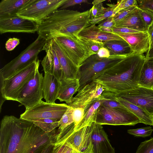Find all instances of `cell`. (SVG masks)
<instances>
[{
	"label": "cell",
	"instance_id": "6da1fadb",
	"mask_svg": "<svg viewBox=\"0 0 153 153\" xmlns=\"http://www.w3.org/2000/svg\"><path fill=\"white\" fill-rule=\"evenodd\" d=\"M56 130L46 133L32 123L5 115L0 126V153H34L55 141Z\"/></svg>",
	"mask_w": 153,
	"mask_h": 153
},
{
	"label": "cell",
	"instance_id": "7a4b0ae2",
	"mask_svg": "<svg viewBox=\"0 0 153 153\" xmlns=\"http://www.w3.org/2000/svg\"><path fill=\"white\" fill-rule=\"evenodd\" d=\"M91 8L82 12L57 10L39 25L37 33L47 40L59 36L79 39L81 31L91 25Z\"/></svg>",
	"mask_w": 153,
	"mask_h": 153
},
{
	"label": "cell",
	"instance_id": "3957f363",
	"mask_svg": "<svg viewBox=\"0 0 153 153\" xmlns=\"http://www.w3.org/2000/svg\"><path fill=\"white\" fill-rule=\"evenodd\" d=\"M145 56L133 53L123 59L96 79L105 91L118 94L139 86Z\"/></svg>",
	"mask_w": 153,
	"mask_h": 153
},
{
	"label": "cell",
	"instance_id": "277c9868",
	"mask_svg": "<svg viewBox=\"0 0 153 153\" xmlns=\"http://www.w3.org/2000/svg\"><path fill=\"white\" fill-rule=\"evenodd\" d=\"M126 56H110L107 58H101L96 54L89 56L78 68L76 77L79 84L78 91Z\"/></svg>",
	"mask_w": 153,
	"mask_h": 153
},
{
	"label": "cell",
	"instance_id": "5b68a950",
	"mask_svg": "<svg viewBox=\"0 0 153 153\" xmlns=\"http://www.w3.org/2000/svg\"><path fill=\"white\" fill-rule=\"evenodd\" d=\"M46 41L45 39L38 35L17 57L0 69V79H5L11 77L36 60Z\"/></svg>",
	"mask_w": 153,
	"mask_h": 153
},
{
	"label": "cell",
	"instance_id": "8992f818",
	"mask_svg": "<svg viewBox=\"0 0 153 153\" xmlns=\"http://www.w3.org/2000/svg\"><path fill=\"white\" fill-rule=\"evenodd\" d=\"M39 64L38 58L11 77L5 79H0V99L16 101L19 91L39 69Z\"/></svg>",
	"mask_w": 153,
	"mask_h": 153
},
{
	"label": "cell",
	"instance_id": "52a82bcc",
	"mask_svg": "<svg viewBox=\"0 0 153 153\" xmlns=\"http://www.w3.org/2000/svg\"><path fill=\"white\" fill-rule=\"evenodd\" d=\"M66 0H31L17 14L22 18L33 21L38 25L61 7Z\"/></svg>",
	"mask_w": 153,
	"mask_h": 153
},
{
	"label": "cell",
	"instance_id": "ba28073f",
	"mask_svg": "<svg viewBox=\"0 0 153 153\" xmlns=\"http://www.w3.org/2000/svg\"><path fill=\"white\" fill-rule=\"evenodd\" d=\"M44 76L39 69L25 84L19 91L16 100L27 109L39 103L44 97L43 82Z\"/></svg>",
	"mask_w": 153,
	"mask_h": 153
},
{
	"label": "cell",
	"instance_id": "9c48e42d",
	"mask_svg": "<svg viewBox=\"0 0 153 153\" xmlns=\"http://www.w3.org/2000/svg\"><path fill=\"white\" fill-rule=\"evenodd\" d=\"M95 123L101 125L134 126L140 123L138 118L126 108H111L101 105Z\"/></svg>",
	"mask_w": 153,
	"mask_h": 153
},
{
	"label": "cell",
	"instance_id": "30bf717a",
	"mask_svg": "<svg viewBox=\"0 0 153 153\" xmlns=\"http://www.w3.org/2000/svg\"><path fill=\"white\" fill-rule=\"evenodd\" d=\"M68 107L65 103H50L42 100L33 107L26 109L20 118L29 121L45 118L60 120Z\"/></svg>",
	"mask_w": 153,
	"mask_h": 153
},
{
	"label": "cell",
	"instance_id": "8fae6325",
	"mask_svg": "<svg viewBox=\"0 0 153 153\" xmlns=\"http://www.w3.org/2000/svg\"><path fill=\"white\" fill-rule=\"evenodd\" d=\"M54 38L58 41L68 57L78 68L90 56L88 47L83 40L80 38L75 40L65 36Z\"/></svg>",
	"mask_w": 153,
	"mask_h": 153
},
{
	"label": "cell",
	"instance_id": "7c38bea8",
	"mask_svg": "<svg viewBox=\"0 0 153 153\" xmlns=\"http://www.w3.org/2000/svg\"><path fill=\"white\" fill-rule=\"evenodd\" d=\"M112 93L115 96L141 107L153 116V88L139 86L119 93Z\"/></svg>",
	"mask_w": 153,
	"mask_h": 153
},
{
	"label": "cell",
	"instance_id": "4fadbf2b",
	"mask_svg": "<svg viewBox=\"0 0 153 153\" xmlns=\"http://www.w3.org/2000/svg\"><path fill=\"white\" fill-rule=\"evenodd\" d=\"M105 90L100 83L97 80H94L79 90L67 105L73 108H79L85 109L100 99Z\"/></svg>",
	"mask_w": 153,
	"mask_h": 153
},
{
	"label": "cell",
	"instance_id": "5bb4252c",
	"mask_svg": "<svg viewBox=\"0 0 153 153\" xmlns=\"http://www.w3.org/2000/svg\"><path fill=\"white\" fill-rule=\"evenodd\" d=\"M85 150L89 153H115L102 125L94 123L91 126L88 145Z\"/></svg>",
	"mask_w": 153,
	"mask_h": 153
},
{
	"label": "cell",
	"instance_id": "9a60e30c",
	"mask_svg": "<svg viewBox=\"0 0 153 153\" xmlns=\"http://www.w3.org/2000/svg\"><path fill=\"white\" fill-rule=\"evenodd\" d=\"M39 25L35 22L17 15L0 17V33H35Z\"/></svg>",
	"mask_w": 153,
	"mask_h": 153
},
{
	"label": "cell",
	"instance_id": "2e32d148",
	"mask_svg": "<svg viewBox=\"0 0 153 153\" xmlns=\"http://www.w3.org/2000/svg\"><path fill=\"white\" fill-rule=\"evenodd\" d=\"M47 41L56 52L58 58L62 72L60 81L76 78L78 68L69 58L58 41L54 38Z\"/></svg>",
	"mask_w": 153,
	"mask_h": 153
},
{
	"label": "cell",
	"instance_id": "e0dca14e",
	"mask_svg": "<svg viewBox=\"0 0 153 153\" xmlns=\"http://www.w3.org/2000/svg\"><path fill=\"white\" fill-rule=\"evenodd\" d=\"M91 126L84 127L75 131L74 124L73 123L64 130L67 135V140L76 150L84 152L88 145Z\"/></svg>",
	"mask_w": 153,
	"mask_h": 153
},
{
	"label": "cell",
	"instance_id": "ac0fdd59",
	"mask_svg": "<svg viewBox=\"0 0 153 153\" xmlns=\"http://www.w3.org/2000/svg\"><path fill=\"white\" fill-rule=\"evenodd\" d=\"M117 34L128 44L134 53L143 54L149 50L150 39L147 31Z\"/></svg>",
	"mask_w": 153,
	"mask_h": 153
},
{
	"label": "cell",
	"instance_id": "d6986e66",
	"mask_svg": "<svg viewBox=\"0 0 153 153\" xmlns=\"http://www.w3.org/2000/svg\"><path fill=\"white\" fill-rule=\"evenodd\" d=\"M43 50L46 52L41 62L45 73L53 75L60 81L62 72L59 60L56 52L47 41Z\"/></svg>",
	"mask_w": 153,
	"mask_h": 153
},
{
	"label": "cell",
	"instance_id": "ffe728a7",
	"mask_svg": "<svg viewBox=\"0 0 153 153\" xmlns=\"http://www.w3.org/2000/svg\"><path fill=\"white\" fill-rule=\"evenodd\" d=\"M102 96L118 102L136 116L140 120V123L146 125L153 126V119L152 116L141 107L131 103L120 97L115 96L111 92L104 91Z\"/></svg>",
	"mask_w": 153,
	"mask_h": 153
},
{
	"label": "cell",
	"instance_id": "44dd1931",
	"mask_svg": "<svg viewBox=\"0 0 153 153\" xmlns=\"http://www.w3.org/2000/svg\"><path fill=\"white\" fill-rule=\"evenodd\" d=\"M81 39L88 40H95L102 42L113 40H123L118 34L101 31L95 25H91L84 29L79 34Z\"/></svg>",
	"mask_w": 153,
	"mask_h": 153
},
{
	"label": "cell",
	"instance_id": "7402d4cb",
	"mask_svg": "<svg viewBox=\"0 0 153 153\" xmlns=\"http://www.w3.org/2000/svg\"><path fill=\"white\" fill-rule=\"evenodd\" d=\"M61 82L54 76L45 73L43 82V97L45 102L55 103L57 99Z\"/></svg>",
	"mask_w": 153,
	"mask_h": 153
},
{
	"label": "cell",
	"instance_id": "603a6c76",
	"mask_svg": "<svg viewBox=\"0 0 153 153\" xmlns=\"http://www.w3.org/2000/svg\"><path fill=\"white\" fill-rule=\"evenodd\" d=\"M115 26L126 27L140 32L147 31L137 7L125 18L116 22Z\"/></svg>",
	"mask_w": 153,
	"mask_h": 153
},
{
	"label": "cell",
	"instance_id": "cb8c5ba5",
	"mask_svg": "<svg viewBox=\"0 0 153 153\" xmlns=\"http://www.w3.org/2000/svg\"><path fill=\"white\" fill-rule=\"evenodd\" d=\"M61 85L57 99L60 102L69 103L73 98V95L77 92L79 87L78 80L74 79H62L60 81Z\"/></svg>",
	"mask_w": 153,
	"mask_h": 153
},
{
	"label": "cell",
	"instance_id": "d4e9b609",
	"mask_svg": "<svg viewBox=\"0 0 153 153\" xmlns=\"http://www.w3.org/2000/svg\"><path fill=\"white\" fill-rule=\"evenodd\" d=\"M31 0H2L0 2V17L17 15V14Z\"/></svg>",
	"mask_w": 153,
	"mask_h": 153
},
{
	"label": "cell",
	"instance_id": "484cf974",
	"mask_svg": "<svg viewBox=\"0 0 153 153\" xmlns=\"http://www.w3.org/2000/svg\"><path fill=\"white\" fill-rule=\"evenodd\" d=\"M102 104L101 97L85 109L83 117L81 121L74 128V131H77L84 127L91 126L93 123H95L97 111Z\"/></svg>",
	"mask_w": 153,
	"mask_h": 153
},
{
	"label": "cell",
	"instance_id": "4316f807",
	"mask_svg": "<svg viewBox=\"0 0 153 153\" xmlns=\"http://www.w3.org/2000/svg\"><path fill=\"white\" fill-rule=\"evenodd\" d=\"M138 85L153 88V57L145 58L140 73Z\"/></svg>",
	"mask_w": 153,
	"mask_h": 153
},
{
	"label": "cell",
	"instance_id": "83f0119b",
	"mask_svg": "<svg viewBox=\"0 0 153 153\" xmlns=\"http://www.w3.org/2000/svg\"><path fill=\"white\" fill-rule=\"evenodd\" d=\"M109 51L110 56H127L134 53L128 44L124 40H113L103 42Z\"/></svg>",
	"mask_w": 153,
	"mask_h": 153
},
{
	"label": "cell",
	"instance_id": "f1b7e54d",
	"mask_svg": "<svg viewBox=\"0 0 153 153\" xmlns=\"http://www.w3.org/2000/svg\"><path fill=\"white\" fill-rule=\"evenodd\" d=\"M52 153H82L75 149L67 140V137L64 131L57 133L55 136Z\"/></svg>",
	"mask_w": 153,
	"mask_h": 153
},
{
	"label": "cell",
	"instance_id": "f546056e",
	"mask_svg": "<svg viewBox=\"0 0 153 153\" xmlns=\"http://www.w3.org/2000/svg\"><path fill=\"white\" fill-rule=\"evenodd\" d=\"M30 122L37 126L45 132L50 133L55 131L59 126V120L52 119H39L31 120Z\"/></svg>",
	"mask_w": 153,
	"mask_h": 153
},
{
	"label": "cell",
	"instance_id": "4dcf8cb0",
	"mask_svg": "<svg viewBox=\"0 0 153 153\" xmlns=\"http://www.w3.org/2000/svg\"><path fill=\"white\" fill-rule=\"evenodd\" d=\"M74 108L68 106L59 120V126L56 129L57 133H59L74 123L73 113Z\"/></svg>",
	"mask_w": 153,
	"mask_h": 153
},
{
	"label": "cell",
	"instance_id": "1f68e13d",
	"mask_svg": "<svg viewBox=\"0 0 153 153\" xmlns=\"http://www.w3.org/2000/svg\"><path fill=\"white\" fill-rule=\"evenodd\" d=\"M106 4L108 7L106 11L103 15L97 18L90 19V22L91 25H95L100 23L108 18L113 17L118 12L116 8L118 5L117 3L115 4Z\"/></svg>",
	"mask_w": 153,
	"mask_h": 153
},
{
	"label": "cell",
	"instance_id": "d6a6232c",
	"mask_svg": "<svg viewBox=\"0 0 153 153\" xmlns=\"http://www.w3.org/2000/svg\"><path fill=\"white\" fill-rule=\"evenodd\" d=\"M153 131V129L151 126H147L134 129H129L128 133L134 137H145L150 136Z\"/></svg>",
	"mask_w": 153,
	"mask_h": 153
},
{
	"label": "cell",
	"instance_id": "836d02e7",
	"mask_svg": "<svg viewBox=\"0 0 153 153\" xmlns=\"http://www.w3.org/2000/svg\"><path fill=\"white\" fill-rule=\"evenodd\" d=\"M135 153H153V137L141 142Z\"/></svg>",
	"mask_w": 153,
	"mask_h": 153
},
{
	"label": "cell",
	"instance_id": "e575fe53",
	"mask_svg": "<svg viewBox=\"0 0 153 153\" xmlns=\"http://www.w3.org/2000/svg\"><path fill=\"white\" fill-rule=\"evenodd\" d=\"M138 8L141 19L147 31L153 21V13L146 10Z\"/></svg>",
	"mask_w": 153,
	"mask_h": 153
},
{
	"label": "cell",
	"instance_id": "d590c367",
	"mask_svg": "<svg viewBox=\"0 0 153 153\" xmlns=\"http://www.w3.org/2000/svg\"><path fill=\"white\" fill-rule=\"evenodd\" d=\"M83 40L88 47L90 56L97 54L101 48L104 47L103 42L100 41L95 40Z\"/></svg>",
	"mask_w": 153,
	"mask_h": 153
},
{
	"label": "cell",
	"instance_id": "8d00e7d4",
	"mask_svg": "<svg viewBox=\"0 0 153 153\" xmlns=\"http://www.w3.org/2000/svg\"><path fill=\"white\" fill-rule=\"evenodd\" d=\"M102 105L111 108H126L117 101L111 99L101 96ZM127 109V108H126Z\"/></svg>",
	"mask_w": 153,
	"mask_h": 153
},
{
	"label": "cell",
	"instance_id": "74e56055",
	"mask_svg": "<svg viewBox=\"0 0 153 153\" xmlns=\"http://www.w3.org/2000/svg\"><path fill=\"white\" fill-rule=\"evenodd\" d=\"M92 8L91 19L97 18L103 15L107 10V8L104 7L102 3L93 5Z\"/></svg>",
	"mask_w": 153,
	"mask_h": 153
},
{
	"label": "cell",
	"instance_id": "f35d334b",
	"mask_svg": "<svg viewBox=\"0 0 153 153\" xmlns=\"http://www.w3.org/2000/svg\"><path fill=\"white\" fill-rule=\"evenodd\" d=\"M137 7L132 6L120 10L113 17L114 21L116 23L123 19L131 12Z\"/></svg>",
	"mask_w": 153,
	"mask_h": 153
},
{
	"label": "cell",
	"instance_id": "ab89813d",
	"mask_svg": "<svg viewBox=\"0 0 153 153\" xmlns=\"http://www.w3.org/2000/svg\"><path fill=\"white\" fill-rule=\"evenodd\" d=\"M117 3L118 6L116 8L118 11L132 6H137V0H118Z\"/></svg>",
	"mask_w": 153,
	"mask_h": 153
},
{
	"label": "cell",
	"instance_id": "60d3db41",
	"mask_svg": "<svg viewBox=\"0 0 153 153\" xmlns=\"http://www.w3.org/2000/svg\"><path fill=\"white\" fill-rule=\"evenodd\" d=\"M84 113V109L82 108H74L73 113V119L75 127L82 120Z\"/></svg>",
	"mask_w": 153,
	"mask_h": 153
},
{
	"label": "cell",
	"instance_id": "b9f144b4",
	"mask_svg": "<svg viewBox=\"0 0 153 153\" xmlns=\"http://www.w3.org/2000/svg\"><path fill=\"white\" fill-rule=\"evenodd\" d=\"M137 7L148 10L153 13V0H137Z\"/></svg>",
	"mask_w": 153,
	"mask_h": 153
},
{
	"label": "cell",
	"instance_id": "7bdbcfd3",
	"mask_svg": "<svg viewBox=\"0 0 153 153\" xmlns=\"http://www.w3.org/2000/svg\"><path fill=\"white\" fill-rule=\"evenodd\" d=\"M20 43L19 39L16 38H10L6 42L5 48L8 51L13 50Z\"/></svg>",
	"mask_w": 153,
	"mask_h": 153
},
{
	"label": "cell",
	"instance_id": "ee69618b",
	"mask_svg": "<svg viewBox=\"0 0 153 153\" xmlns=\"http://www.w3.org/2000/svg\"><path fill=\"white\" fill-rule=\"evenodd\" d=\"M88 2L87 0H66L61 7L60 10H63L76 4Z\"/></svg>",
	"mask_w": 153,
	"mask_h": 153
},
{
	"label": "cell",
	"instance_id": "f6af8a7d",
	"mask_svg": "<svg viewBox=\"0 0 153 153\" xmlns=\"http://www.w3.org/2000/svg\"><path fill=\"white\" fill-rule=\"evenodd\" d=\"M115 22L114 21L113 17L108 18L101 22L97 26L98 27H105L111 29L115 27Z\"/></svg>",
	"mask_w": 153,
	"mask_h": 153
},
{
	"label": "cell",
	"instance_id": "bcb514c9",
	"mask_svg": "<svg viewBox=\"0 0 153 153\" xmlns=\"http://www.w3.org/2000/svg\"><path fill=\"white\" fill-rule=\"evenodd\" d=\"M112 30L113 33L115 34L119 33H128L140 32L126 27L115 26L113 28Z\"/></svg>",
	"mask_w": 153,
	"mask_h": 153
},
{
	"label": "cell",
	"instance_id": "7dc6e473",
	"mask_svg": "<svg viewBox=\"0 0 153 153\" xmlns=\"http://www.w3.org/2000/svg\"><path fill=\"white\" fill-rule=\"evenodd\" d=\"M97 54L101 58H107L110 56L109 51L105 47L101 48Z\"/></svg>",
	"mask_w": 153,
	"mask_h": 153
},
{
	"label": "cell",
	"instance_id": "c3c4849f",
	"mask_svg": "<svg viewBox=\"0 0 153 153\" xmlns=\"http://www.w3.org/2000/svg\"><path fill=\"white\" fill-rule=\"evenodd\" d=\"M54 143L48 145L34 153H52L54 146Z\"/></svg>",
	"mask_w": 153,
	"mask_h": 153
},
{
	"label": "cell",
	"instance_id": "681fc988",
	"mask_svg": "<svg viewBox=\"0 0 153 153\" xmlns=\"http://www.w3.org/2000/svg\"><path fill=\"white\" fill-rule=\"evenodd\" d=\"M147 32L151 40L153 37V21L148 28Z\"/></svg>",
	"mask_w": 153,
	"mask_h": 153
},
{
	"label": "cell",
	"instance_id": "f907efd6",
	"mask_svg": "<svg viewBox=\"0 0 153 153\" xmlns=\"http://www.w3.org/2000/svg\"><path fill=\"white\" fill-rule=\"evenodd\" d=\"M99 27L100 30L102 32L108 33H113L112 29L105 27Z\"/></svg>",
	"mask_w": 153,
	"mask_h": 153
},
{
	"label": "cell",
	"instance_id": "816d5d0a",
	"mask_svg": "<svg viewBox=\"0 0 153 153\" xmlns=\"http://www.w3.org/2000/svg\"><path fill=\"white\" fill-rule=\"evenodd\" d=\"M152 57H153V47L147 53L145 58L148 59Z\"/></svg>",
	"mask_w": 153,
	"mask_h": 153
},
{
	"label": "cell",
	"instance_id": "f5cc1de1",
	"mask_svg": "<svg viewBox=\"0 0 153 153\" xmlns=\"http://www.w3.org/2000/svg\"><path fill=\"white\" fill-rule=\"evenodd\" d=\"M105 1V0H94L92 2V4L93 5H95L102 3Z\"/></svg>",
	"mask_w": 153,
	"mask_h": 153
},
{
	"label": "cell",
	"instance_id": "db71d44e",
	"mask_svg": "<svg viewBox=\"0 0 153 153\" xmlns=\"http://www.w3.org/2000/svg\"><path fill=\"white\" fill-rule=\"evenodd\" d=\"M153 47V37L151 40H150L149 50H150V49H152Z\"/></svg>",
	"mask_w": 153,
	"mask_h": 153
},
{
	"label": "cell",
	"instance_id": "11a10c76",
	"mask_svg": "<svg viewBox=\"0 0 153 153\" xmlns=\"http://www.w3.org/2000/svg\"><path fill=\"white\" fill-rule=\"evenodd\" d=\"M82 153H86L85 152H83Z\"/></svg>",
	"mask_w": 153,
	"mask_h": 153
},
{
	"label": "cell",
	"instance_id": "9f6ffc18",
	"mask_svg": "<svg viewBox=\"0 0 153 153\" xmlns=\"http://www.w3.org/2000/svg\"><path fill=\"white\" fill-rule=\"evenodd\" d=\"M152 119H153V116H152Z\"/></svg>",
	"mask_w": 153,
	"mask_h": 153
},
{
	"label": "cell",
	"instance_id": "6f0895ef",
	"mask_svg": "<svg viewBox=\"0 0 153 153\" xmlns=\"http://www.w3.org/2000/svg\"></svg>",
	"mask_w": 153,
	"mask_h": 153
}]
</instances>
